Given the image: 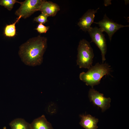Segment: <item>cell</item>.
Listing matches in <instances>:
<instances>
[{"label": "cell", "mask_w": 129, "mask_h": 129, "mask_svg": "<svg viewBox=\"0 0 129 129\" xmlns=\"http://www.w3.org/2000/svg\"><path fill=\"white\" fill-rule=\"evenodd\" d=\"M46 38L40 35L28 39L19 47L18 53L25 64L34 66L41 64L47 47Z\"/></svg>", "instance_id": "obj_1"}, {"label": "cell", "mask_w": 129, "mask_h": 129, "mask_svg": "<svg viewBox=\"0 0 129 129\" xmlns=\"http://www.w3.org/2000/svg\"><path fill=\"white\" fill-rule=\"evenodd\" d=\"M88 69L86 72L81 73L79 77L86 85L91 86L92 88L94 86L100 84L103 77L110 75L112 71L110 66L106 63L102 64L97 63Z\"/></svg>", "instance_id": "obj_2"}, {"label": "cell", "mask_w": 129, "mask_h": 129, "mask_svg": "<svg viewBox=\"0 0 129 129\" xmlns=\"http://www.w3.org/2000/svg\"><path fill=\"white\" fill-rule=\"evenodd\" d=\"M77 64L80 68L89 69L92 66L94 54L90 43L85 39L80 41L77 48Z\"/></svg>", "instance_id": "obj_3"}, {"label": "cell", "mask_w": 129, "mask_h": 129, "mask_svg": "<svg viewBox=\"0 0 129 129\" xmlns=\"http://www.w3.org/2000/svg\"><path fill=\"white\" fill-rule=\"evenodd\" d=\"M44 0H26L20 2V7L16 11L15 14L18 16L26 19L34 12L39 11Z\"/></svg>", "instance_id": "obj_4"}, {"label": "cell", "mask_w": 129, "mask_h": 129, "mask_svg": "<svg viewBox=\"0 0 129 129\" xmlns=\"http://www.w3.org/2000/svg\"><path fill=\"white\" fill-rule=\"evenodd\" d=\"M88 32L91 38V42H93L100 49L102 63L106 60L105 55L107 50L106 40L103 32L96 27H91Z\"/></svg>", "instance_id": "obj_5"}, {"label": "cell", "mask_w": 129, "mask_h": 129, "mask_svg": "<svg viewBox=\"0 0 129 129\" xmlns=\"http://www.w3.org/2000/svg\"><path fill=\"white\" fill-rule=\"evenodd\" d=\"M93 23L98 24L103 32H105L107 33L110 41L112 36L117 30L122 28L129 27V25L124 26L114 22L110 19L106 14L102 20L98 22H94Z\"/></svg>", "instance_id": "obj_6"}, {"label": "cell", "mask_w": 129, "mask_h": 129, "mask_svg": "<svg viewBox=\"0 0 129 129\" xmlns=\"http://www.w3.org/2000/svg\"><path fill=\"white\" fill-rule=\"evenodd\" d=\"M88 97L90 101L92 102L94 105L100 107L103 112L110 106V98L104 97L103 94L100 93L94 89H90Z\"/></svg>", "instance_id": "obj_7"}, {"label": "cell", "mask_w": 129, "mask_h": 129, "mask_svg": "<svg viewBox=\"0 0 129 129\" xmlns=\"http://www.w3.org/2000/svg\"><path fill=\"white\" fill-rule=\"evenodd\" d=\"M99 9L98 8L96 10H88L80 19L77 24L83 31L88 32L91 28V25L94 22L95 14Z\"/></svg>", "instance_id": "obj_8"}, {"label": "cell", "mask_w": 129, "mask_h": 129, "mask_svg": "<svg viewBox=\"0 0 129 129\" xmlns=\"http://www.w3.org/2000/svg\"><path fill=\"white\" fill-rule=\"evenodd\" d=\"M60 10L59 7L57 4L44 0L39 11L48 17L55 16Z\"/></svg>", "instance_id": "obj_9"}, {"label": "cell", "mask_w": 129, "mask_h": 129, "mask_svg": "<svg viewBox=\"0 0 129 129\" xmlns=\"http://www.w3.org/2000/svg\"><path fill=\"white\" fill-rule=\"evenodd\" d=\"M81 118L80 124L85 129H97L98 119L90 114L80 115Z\"/></svg>", "instance_id": "obj_10"}, {"label": "cell", "mask_w": 129, "mask_h": 129, "mask_svg": "<svg viewBox=\"0 0 129 129\" xmlns=\"http://www.w3.org/2000/svg\"><path fill=\"white\" fill-rule=\"evenodd\" d=\"M30 125L31 129H53L44 115L34 120Z\"/></svg>", "instance_id": "obj_11"}, {"label": "cell", "mask_w": 129, "mask_h": 129, "mask_svg": "<svg viewBox=\"0 0 129 129\" xmlns=\"http://www.w3.org/2000/svg\"><path fill=\"white\" fill-rule=\"evenodd\" d=\"M9 125L11 129H31L30 124L21 118L14 119L10 123Z\"/></svg>", "instance_id": "obj_12"}, {"label": "cell", "mask_w": 129, "mask_h": 129, "mask_svg": "<svg viewBox=\"0 0 129 129\" xmlns=\"http://www.w3.org/2000/svg\"><path fill=\"white\" fill-rule=\"evenodd\" d=\"M21 17V16H18L13 23L6 26L4 29V34L5 36L8 37H13L15 35L16 33L15 25Z\"/></svg>", "instance_id": "obj_13"}, {"label": "cell", "mask_w": 129, "mask_h": 129, "mask_svg": "<svg viewBox=\"0 0 129 129\" xmlns=\"http://www.w3.org/2000/svg\"><path fill=\"white\" fill-rule=\"evenodd\" d=\"M20 2L16 0H0V5L4 6L9 11H11L16 3H20Z\"/></svg>", "instance_id": "obj_14"}, {"label": "cell", "mask_w": 129, "mask_h": 129, "mask_svg": "<svg viewBox=\"0 0 129 129\" xmlns=\"http://www.w3.org/2000/svg\"><path fill=\"white\" fill-rule=\"evenodd\" d=\"M48 17L44 14L41 13L37 17H35L33 19L34 21L39 23L43 24L48 21Z\"/></svg>", "instance_id": "obj_15"}, {"label": "cell", "mask_w": 129, "mask_h": 129, "mask_svg": "<svg viewBox=\"0 0 129 129\" xmlns=\"http://www.w3.org/2000/svg\"><path fill=\"white\" fill-rule=\"evenodd\" d=\"M49 27L46 26L41 23H39L35 29L40 33H46L48 31Z\"/></svg>", "instance_id": "obj_16"}, {"label": "cell", "mask_w": 129, "mask_h": 129, "mask_svg": "<svg viewBox=\"0 0 129 129\" xmlns=\"http://www.w3.org/2000/svg\"><path fill=\"white\" fill-rule=\"evenodd\" d=\"M3 129H7L6 127L5 126H4V127Z\"/></svg>", "instance_id": "obj_17"}]
</instances>
